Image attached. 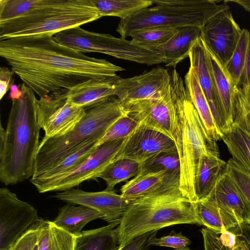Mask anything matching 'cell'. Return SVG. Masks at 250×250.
Returning a JSON list of instances; mask_svg holds the SVG:
<instances>
[{
  "label": "cell",
  "mask_w": 250,
  "mask_h": 250,
  "mask_svg": "<svg viewBox=\"0 0 250 250\" xmlns=\"http://www.w3.org/2000/svg\"><path fill=\"white\" fill-rule=\"evenodd\" d=\"M0 56L40 98L91 79L116 78L117 72L125 70L62 45L49 35L0 40Z\"/></svg>",
  "instance_id": "6da1fadb"
},
{
  "label": "cell",
  "mask_w": 250,
  "mask_h": 250,
  "mask_svg": "<svg viewBox=\"0 0 250 250\" xmlns=\"http://www.w3.org/2000/svg\"><path fill=\"white\" fill-rule=\"evenodd\" d=\"M170 74V126L180 164L179 188L185 197L196 202L195 174L199 160L205 155H219V149L207 133L184 80L174 68Z\"/></svg>",
  "instance_id": "7a4b0ae2"
},
{
  "label": "cell",
  "mask_w": 250,
  "mask_h": 250,
  "mask_svg": "<svg viewBox=\"0 0 250 250\" xmlns=\"http://www.w3.org/2000/svg\"><path fill=\"white\" fill-rule=\"evenodd\" d=\"M12 101L6 128L0 127V181L15 185L32 177L39 149L40 126L35 93L24 83Z\"/></svg>",
  "instance_id": "3957f363"
},
{
  "label": "cell",
  "mask_w": 250,
  "mask_h": 250,
  "mask_svg": "<svg viewBox=\"0 0 250 250\" xmlns=\"http://www.w3.org/2000/svg\"><path fill=\"white\" fill-rule=\"evenodd\" d=\"M182 224L201 225L195 202L183 195L179 183L166 185L130 202L115 229L118 249L146 233Z\"/></svg>",
  "instance_id": "277c9868"
},
{
  "label": "cell",
  "mask_w": 250,
  "mask_h": 250,
  "mask_svg": "<svg viewBox=\"0 0 250 250\" xmlns=\"http://www.w3.org/2000/svg\"><path fill=\"white\" fill-rule=\"evenodd\" d=\"M84 108V115L70 131L61 136L42 138L31 178L41 176L89 142L100 140L116 121L126 114L114 96Z\"/></svg>",
  "instance_id": "5b68a950"
},
{
  "label": "cell",
  "mask_w": 250,
  "mask_h": 250,
  "mask_svg": "<svg viewBox=\"0 0 250 250\" xmlns=\"http://www.w3.org/2000/svg\"><path fill=\"white\" fill-rule=\"evenodd\" d=\"M102 17L92 0H39L25 14L0 22V40L55 34L96 21Z\"/></svg>",
  "instance_id": "8992f818"
},
{
  "label": "cell",
  "mask_w": 250,
  "mask_h": 250,
  "mask_svg": "<svg viewBox=\"0 0 250 250\" xmlns=\"http://www.w3.org/2000/svg\"><path fill=\"white\" fill-rule=\"evenodd\" d=\"M152 1L154 6L120 20L116 30L121 37L126 39L135 31L150 27H202L214 16L229 9L226 2L219 4L218 1L212 0Z\"/></svg>",
  "instance_id": "52a82bcc"
},
{
  "label": "cell",
  "mask_w": 250,
  "mask_h": 250,
  "mask_svg": "<svg viewBox=\"0 0 250 250\" xmlns=\"http://www.w3.org/2000/svg\"><path fill=\"white\" fill-rule=\"evenodd\" d=\"M54 38L59 43L83 53H101L147 65L164 61L159 52L137 45L132 40L87 31L80 26L61 31L55 34Z\"/></svg>",
  "instance_id": "ba28073f"
},
{
  "label": "cell",
  "mask_w": 250,
  "mask_h": 250,
  "mask_svg": "<svg viewBox=\"0 0 250 250\" xmlns=\"http://www.w3.org/2000/svg\"><path fill=\"white\" fill-rule=\"evenodd\" d=\"M128 137L99 145L83 162L69 171L51 178H30V181L39 193H43L63 191L85 181L99 178L107 167L116 161Z\"/></svg>",
  "instance_id": "9c48e42d"
},
{
  "label": "cell",
  "mask_w": 250,
  "mask_h": 250,
  "mask_svg": "<svg viewBox=\"0 0 250 250\" xmlns=\"http://www.w3.org/2000/svg\"><path fill=\"white\" fill-rule=\"evenodd\" d=\"M67 89H62L37 99L38 119L44 137H58L67 133L84 115V108L72 104Z\"/></svg>",
  "instance_id": "30bf717a"
},
{
  "label": "cell",
  "mask_w": 250,
  "mask_h": 250,
  "mask_svg": "<svg viewBox=\"0 0 250 250\" xmlns=\"http://www.w3.org/2000/svg\"><path fill=\"white\" fill-rule=\"evenodd\" d=\"M39 219L32 205L7 188H0V250H7Z\"/></svg>",
  "instance_id": "8fae6325"
},
{
  "label": "cell",
  "mask_w": 250,
  "mask_h": 250,
  "mask_svg": "<svg viewBox=\"0 0 250 250\" xmlns=\"http://www.w3.org/2000/svg\"><path fill=\"white\" fill-rule=\"evenodd\" d=\"M170 72L162 67L130 78L120 77L114 83L115 95L122 105L158 98L170 88Z\"/></svg>",
  "instance_id": "7c38bea8"
},
{
  "label": "cell",
  "mask_w": 250,
  "mask_h": 250,
  "mask_svg": "<svg viewBox=\"0 0 250 250\" xmlns=\"http://www.w3.org/2000/svg\"><path fill=\"white\" fill-rule=\"evenodd\" d=\"M53 198L68 204L83 206L100 211L103 219L118 226L130 204L128 200L114 190L88 192L71 188L58 193Z\"/></svg>",
  "instance_id": "4fadbf2b"
},
{
  "label": "cell",
  "mask_w": 250,
  "mask_h": 250,
  "mask_svg": "<svg viewBox=\"0 0 250 250\" xmlns=\"http://www.w3.org/2000/svg\"><path fill=\"white\" fill-rule=\"evenodd\" d=\"M202 30L205 45L225 66L231 58L242 33L229 9L210 19Z\"/></svg>",
  "instance_id": "5bb4252c"
},
{
  "label": "cell",
  "mask_w": 250,
  "mask_h": 250,
  "mask_svg": "<svg viewBox=\"0 0 250 250\" xmlns=\"http://www.w3.org/2000/svg\"><path fill=\"white\" fill-rule=\"evenodd\" d=\"M161 152L178 153L173 140L160 132L138 125L128 137L117 156L120 159H129L138 163Z\"/></svg>",
  "instance_id": "9a60e30c"
},
{
  "label": "cell",
  "mask_w": 250,
  "mask_h": 250,
  "mask_svg": "<svg viewBox=\"0 0 250 250\" xmlns=\"http://www.w3.org/2000/svg\"><path fill=\"white\" fill-rule=\"evenodd\" d=\"M171 86L161 97L122 105L124 111L145 127L168 136L171 131L170 104ZM173 140V139H172Z\"/></svg>",
  "instance_id": "2e32d148"
},
{
  "label": "cell",
  "mask_w": 250,
  "mask_h": 250,
  "mask_svg": "<svg viewBox=\"0 0 250 250\" xmlns=\"http://www.w3.org/2000/svg\"><path fill=\"white\" fill-rule=\"evenodd\" d=\"M204 42V41H203ZM206 58L216 104L222 122L221 131L234 122L236 85L224 66L205 45Z\"/></svg>",
  "instance_id": "e0dca14e"
},
{
  "label": "cell",
  "mask_w": 250,
  "mask_h": 250,
  "mask_svg": "<svg viewBox=\"0 0 250 250\" xmlns=\"http://www.w3.org/2000/svg\"><path fill=\"white\" fill-rule=\"evenodd\" d=\"M188 58L199 85L206 97L215 123L221 131L222 122L216 104L211 78L208 69L206 50L202 37L195 42Z\"/></svg>",
  "instance_id": "ac0fdd59"
},
{
  "label": "cell",
  "mask_w": 250,
  "mask_h": 250,
  "mask_svg": "<svg viewBox=\"0 0 250 250\" xmlns=\"http://www.w3.org/2000/svg\"><path fill=\"white\" fill-rule=\"evenodd\" d=\"M207 198L233 214L239 224L250 220V210L225 170Z\"/></svg>",
  "instance_id": "d6986e66"
},
{
  "label": "cell",
  "mask_w": 250,
  "mask_h": 250,
  "mask_svg": "<svg viewBox=\"0 0 250 250\" xmlns=\"http://www.w3.org/2000/svg\"><path fill=\"white\" fill-rule=\"evenodd\" d=\"M202 35L201 27L191 26L180 28L167 43L155 51L165 57L164 63L166 66L175 67L181 62L188 58L193 45Z\"/></svg>",
  "instance_id": "ffe728a7"
},
{
  "label": "cell",
  "mask_w": 250,
  "mask_h": 250,
  "mask_svg": "<svg viewBox=\"0 0 250 250\" xmlns=\"http://www.w3.org/2000/svg\"><path fill=\"white\" fill-rule=\"evenodd\" d=\"M120 77L89 80L68 90V99L74 104L84 108L114 96V83Z\"/></svg>",
  "instance_id": "44dd1931"
},
{
  "label": "cell",
  "mask_w": 250,
  "mask_h": 250,
  "mask_svg": "<svg viewBox=\"0 0 250 250\" xmlns=\"http://www.w3.org/2000/svg\"><path fill=\"white\" fill-rule=\"evenodd\" d=\"M171 183L180 185V177L165 171L138 173L121 187V195L132 201Z\"/></svg>",
  "instance_id": "7402d4cb"
},
{
  "label": "cell",
  "mask_w": 250,
  "mask_h": 250,
  "mask_svg": "<svg viewBox=\"0 0 250 250\" xmlns=\"http://www.w3.org/2000/svg\"><path fill=\"white\" fill-rule=\"evenodd\" d=\"M227 163L219 155L203 156L199 160L195 174V191L198 201L208 198L224 172Z\"/></svg>",
  "instance_id": "603a6c76"
},
{
  "label": "cell",
  "mask_w": 250,
  "mask_h": 250,
  "mask_svg": "<svg viewBox=\"0 0 250 250\" xmlns=\"http://www.w3.org/2000/svg\"><path fill=\"white\" fill-rule=\"evenodd\" d=\"M195 205L201 225L217 233L220 234L225 229L230 230L239 225L233 214L209 199L199 200Z\"/></svg>",
  "instance_id": "cb8c5ba5"
},
{
  "label": "cell",
  "mask_w": 250,
  "mask_h": 250,
  "mask_svg": "<svg viewBox=\"0 0 250 250\" xmlns=\"http://www.w3.org/2000/svg\"><path fill=\"white\" fill-rule=\"evenodd\" d=\"M184 81L207 133L211 139L217 142L221 139V131L215 123L206 97L190 67L185 76Z\"/></svg>",
  "instance_id": "d4e9b609"
},
{
  "label": "cell",
  "mask_w": 250,
  "mask_h": 250,
  "mask_svg": "<svg viewBox=\"0 0 250 250\" xmlns=\"http://www.w3.org/2000/svg\"><path fill=\"white\" fill-rule=\"evenodd\" d=\"M100 211L81 205L68 204L62 207L52 222L58 227L77 235L90 222L103 218Z\"/></svg>",
  "instance_id": "484cf974"
},
{
  "label": "cell",
  "mask_w": 250,
  "mask_h": 250,
  "mask_svg": "<svg viewBox=\"0 0 250 250\" xmlns=\"http://www.w3.org/2000/svg\"><path fill=\"white\" fill-rule=\"evenodd\" d=\"M115 225L82 231L75 236L74 250H117L118 243Z\"/></svg>",
  "instance_id": "4316f807"
},
{
  "label": "cell",
  "mask_w": 250,
  "mask_h": 250,
  "mask_svg": "<svg viewBox=\"0 0 250 250\" xmlns=\"http://www.w3.org/2000/svg\"><path fill=\"white\" fill-rule=\"evenodd\" d=\"M221 139L226 144L232 159L250 172V135L234 122L221 131Z\"/></svg>",
  "instance_id": "83f0119b"
},
{
  "label": "cell",
  "mask_w": 250,
  "mask_h": 250,
  "mask_svg": "<svg viewBox=\"0 0 250 250\" xmlns=\"http://www.w3.org/2000/svg\"><path fill=\"white\" fill-rule=\"evenodd\" d=\"M75 236L56 226L52 221L41 219L38 250H74Z\"/></svg>",
  "instance_id": "f1b7e54d"
},
{
  "label": "cell",
  "mask_w": 250,
  "mask_h": 250,
  "mask_svg": "<svg viewBox=\"0 0 250 250\" xmlns=\"http://www.w3.org/2000/svg\"><path fill=\"white\" fill-rule=\"evenodd\" d=\"M101 17H117L125 20L153 5L152 0H92Z\"/></svg>",
  "instance_id": "f546056e"
},
{
  "label": "cell",
  "mask_w": 250,
  "mask_h": 250,
  "mask_svg": "<svg viewBox=\"0 0 250 250\" xmlns=\"http://www.w3.org/2000/svg\"><path fill=\"white\" fill-rule=\"evenodd\" d=\"M139 163L131 160L120 159L107 167L99 178L105 181V189L114 190L118 184L136 176L139 172Z\"/></svg>",
  "instance_id": "4dcf8cb0"
},
{
  "label": "cell",
  "mask_w": 250,
  "mask_h": 250,
  "mask_svg": "<svg viewBox=\"0 0 250 250\" xmlns=\"http://www.w3.org/2000/svg\"><path fill=\"white\" fill-rule=\"evenodd\" d=\"M177 30L172 28L150 27L135 31L129 37L136 45L155 51L167 43Z\"/></svg>",
  "instance_id": "1f68e13d"
},
{
  "label": "cell",
  "mask_w": 250,
  "mask_h": 250,
  "mask_svg": "<svg viewBox=\"0 0 250 250\" xmlns=\"http://www.w3.org/2000/svg\"><path fill=\"white\" fill-rule=\"evenodd\" d=\"M250 46V33L245 28L242 33L235 49L225 67L236 86H239Z\"/></svg>",
  "instance_id": "d6a6232c"
},
{
  "label": "cell",
  "mask_w": 250,
  "mask_h": 250,
  "mask_svg": "<svg viewBox=\"0 0 250 250\" xmlns=\"http://www.w3.org/2000/svg\"><path fill=\"white\" fill-rule=\"evenodd\" d=\"M160 171H165L173 176H180V164L178 153L161 152L140 163L138 173Z\"/></svg>",
  "instance_id": "836d02e7"
},
{
  "label": "cell",
  "mask_w": 250,
  "mask_h": 250,
  "mask_svg": "<svg viewBox=\"0 0 250 250\" xmlns=\"http://www.w3.org/2000/svg\"><path fill=\"white\" fill-rule=\"evenodd\" d=\"M99 141L94 140L89 142L64 158L47 172L36 178L54 177L70 171L83 162L99 146Z\"/></svg>",
  "instance_id": "e575fe53"
},
{
  "label": "cell",
  "mask_w": 250,
  "mask_h": 250,
  "mask_svg": "<svg viewBox=\"0 0 250 250\" xmlns=\"http://www.w3.org/2000/svg\"><path fill=\"white\" fill-rule=\"evenodd\" d=\"M225 172L250 210V172L232 158L227 163Z\"/></svg>",
  "instance_id": "d590c367"
},
{
  "label": "cell",
  "mask_w": 250,
  "mask_h": 250,
  "mask_svg": "<svg viewBox=\"0 0 250 250\" xmlns=\"http://www.w3.org/2000/svg\"><path fill=\"white\" fill-rule=\"evenodd\" d=\"M138 125V122L127 114L116 121L100 140L99 145L109 141L128 137Z\"/></svg>",
  "instance_id": "8d00e7d4"
},
{
  "label": "cell",
  "mask_w": 250,
  "mask_h": 250,
  "mask_svg": "<svg viewBox=\"0 0 250 250\" xmlns=\"http://www.w3.org/2000/svg\"><path fill=\"white\" fill-rule=\"evenodd\" d=\"M234 122L245 129L250 135V104L241 86L235 89Z\"/></svg>",
  "instance_id": "74e56055"
},
{
  "label": "cell",
  "mask_w": 250,
  "mask_h": 250,
  "mask_svg": "<svg viewBox=\"0 0 250 250\" xmlns=\"http://www.w3.org/2000/svg\"><path fill=\"white\" fill-rule=\"evenodd\" d=\"M157 231L154 232L149 237L147 245L166 247L174 249L183 248L187 247L191 243V241L181 232L176 233L172 230L168 235L159 238L156 237Z\"/></svg>",
  "instance_id": "f35d334b"
},
{
  "label": "cell",
  "mask_w": 250,
  "mask_h": 250,
  "mask_svg": "<svg viewBox=\"0 0 250 250\" xmlns=\"http://www.w3.org/2000/svg\"><path fill=\"white\" fill-rule=\"evenodd\" d=\"M41 219L32 225L7 250H33L37 244Z\"/></svg>",
  "instance_id": "ab89813d"
},
{
  "label": "cell",
  "mask_w": 250,
  "mask_h": 250,
  "mask_svg": "<svg viewBox=\"0 0 250 250\" xmlns=\"http://www.w3.org/2000/svg\"><path fill=\"white\" fill-rule=\"evenodd\" d=\"M236 234L233 250H250V220L239 224L230 229Z\"/></svg>",
  "instance_id": "60d3db41"
},
{
  "label": "cell",
  "mask_w": 250,
  "mask_h": 250,
  "mask_svg": "<svg viewBox=\"0 0 250 250\" xmlns=\"http://www.w3.org/2000/svg\"><path fill=\"white\" fill-rule=\"evenodd\" d=\"M201 231L203 238L204 250H233L221 243L220 234L207 228H203Z\"/></svg>",
  "instance_id": "b9f144b4"
},
{
  "label": "cell",
  "mask_w": 250,
  "mask_h": 250,
  "mask_svg": "<svg viewBox=\"0 0 250 250\" xmlns=\"http://www.w3.org/2000/svg\"><path fill=\"white\" fill-rule=\"evenodd\" d=\"M14 72L6 67L0 68V99L1 100L4 95L9 90L11 85L14 83L13 79Z\"/></svg>",
  "instance_id": "7bdbcfd3"
},
{
  "label": "cell",
  "mask_w": 250,
  "mask_h": 250,
  "mask_svg": "<svg viewBox=\"0 0 250 250\" xmlns=\"http://www.w3.org/2000/svg\"><path fill=\"white\" fill-rule=\"evenodd\" d=\"M154 232H149L139 236L117 250H146L148 247L147 240Z\"/></svg>",
  "instance_id": "ee69618b"
},
{
  "label": "cell",
  "mask_w": 250,
  "mask_h": 250,
  "mask_svg": "<svg viewBox=\"0 0 250 250\" xmlns=\"http://www.w3.org/2000/svg\"><path fill=\"white\" fill-rule=\"evenodd\" d=\"M221 243L233 249L236 244V234L230 230L225 229L219 234Z\"/></svg>",
  "instance_id": "f6af8a7d"
},
{
  "label": "cell",
  "mask_w": 250,
  "mask_h": 250,
  "mask_svg": "<svg viewBox=\"0 0 250 250\" xmlns=\"http://www.w3.org/2000/svg\"><path fill=\"white\" fill-rule=\"evenodd\" d=\"M250 85V46L249 49L244 68L240 81L239 86H249Z\"/></svg>",
  "instance_id": "bcb514c9"
},
{
  "label": "cell",
  "mask_w": 250,
  "mask_h": 250,
  "mask_svg": "<svg viewBox=\"0 0 250 250\" xmlns=\"http://www.w3.org/2000/svg\"><path fill=\"white\" fill-rule=\"evenodd\" d=\"M20 85L18 86L14 83L11 85L9 97L11 101L15 99H19L21 97L22 93L21 89H20Z\"/></svg>",
  "instance_id": "7dc6e473"
},
{
  "label": "cell",
  "mask_w": 250,
  "mask_h": 250,
  "mask_svg": "<svg viewBox=\"0 0 250 250\" xmlns=\"http://www.w3.org/2000/svg\"><path fill=\"white\" fill-rule=\"evenodd\" d=\"M226 2H236L239 5L242 6L246 11L250 12V0H229V1H225Z\"/></svg>",
  "instance_id": "c3c4849f"
},
{
  "label": "cell",
  "mask_w": 250,
  "mask_h": 250,
  "mask_svg": "<svg viewBox=\"0 0 250 250\" xmlns=\"http://www.w3.org/2000/svg\"><path fill=\"white\" fill-rule=\"evenodd\" d=\"M243 88L245 95L246 96L247 99L250 104V85L249 86H242Z\"/></svg>",
  "instance_id": "681fc988"
},
{
  "label": "cell",
  "mask_w": 250,
  "mask_h": 250,
  "mask_svg": "<svg viewBox=\"0 0 250 250\" xmlns=\"http://www.w3.org/2000/svg\"><path fill=\"white\" fill-rule=\"evenodd\" d=\"M172 250H191L188 247H186L183 248L173 249Z\"/></svg>",
  "instance_id": "f907efd6"
},
{
  "label": "cell",
  "mask_w": 250,
  "mask_h": 250,
  "mask_svg": "<svg viewBox=\"0 0 250 250\" xmlns=\"http://www.w3.org/2000/svg\"><path fill=\"white\" fill-rule=\"evenodd\" d=\"M38 250V247H37V245H36V246H35V247L34 248V250Z\"/></svg>",
  "instance_id": "816d5d0a"
}]
</instances>
